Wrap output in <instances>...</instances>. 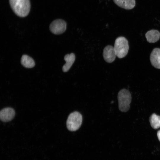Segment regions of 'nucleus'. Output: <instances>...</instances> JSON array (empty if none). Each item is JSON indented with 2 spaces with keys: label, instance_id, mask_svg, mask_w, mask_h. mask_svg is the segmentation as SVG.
Segmentation results:
<instances>
[{
  "label": "nucleus",
  "instance_id": "nucleus-1",
  "mask_svg": "<svg viewBox=\"0 0 160 160\" xmlns=\"http://www.w3.org/2000/svg\"><path fill=\"white\" fill-rule=\"evenodd\" d=\"M10 6L18 16L24 17L29 14L31 7L29 0H9Z\"/></svg>",
  "mask_w": 160,
  "mask_h": 160
},
{
  "label": "nucleus",
  "instance_id": "nucleus-8",
  "mask_svg": "<svg viewBox=\"0 0 160 160\" xmlns=\"http://www.w3.org/2000/svg\"><path fill=\"white\" fill-rule=\"evenodd\" d=\"M150 59L151 65L156 68L160 69V48L154 49L150 55Z\"/></svg>",
  "mask_w": 160,
  "mask_h": 160
},
{
  "label": "nucleus",
  "instance_id": "nucleus-13",
  "mask_svg": "<svg viewBox=\"0 0 160 160\" xmlns=\"http://www.w3.org/2000/svg\"><path fill=\"white\" fill-rule=\"evenodd\" d=\"M149 120L153 129H156L160 127V116L153 113L150 116Z\"/></svg>",
  "mask_w": 160,
  "mask_h": 160
},
{
  "label": "nucleus",
  "instance_id": "nucleus-3",
  "mask_svg": "<svg viewBox=\"0 0 160 160\" xmlns=\"http://www.w3.org/2000/svg\"><path fill=\"white\" fill-rule=\"evenodd\" d=\"M114 48L116 56L119 58L124 57L129 49L128 40L123 36L118 37L115 41Z\"/></svg>",
  "mask_w": 160,
  "mask_h": 160
},
{
  "label": "nucleus",
  "instance_id": "nucleus-6",
  "mask_svg": "<svg viewBox=\"0 0 160 160\" xmlns=\"http://www.w3.org/2000/svg\"><path fill=\"white\" fill-rule=\"evenodd\" d=\"M103 55L104 60L107 62H113L116 56L114 47L111 45L105 47L103 49Z\"/></svg>",
  "mask_w": 160,
  "mask_h": 160
},
{
  "label": "nucleus",
  "instance_id": "nucleus-4",
  "mask_svg": "<svg viewBox=\"0 0 160 160\" xmlns=\"http://www.w3.org/2000/svg\"><path fill=\"white\" fill-rule=\"evenodd\" d=\"M82 121V117L79 112L74 111L68 116L66 121V126L68 129L75 131L81 127Z\"/></svg>",
  "mask_w": 160,
  "mask_h": 160
},
{
  "label": "nucleus",
  "instance_id": "nucleus-5",
  "mask_svg": "<svg viewBox=\"0 0 160 160\" xmlns=\"http://www.w3.org/2000/svg\"><path fill=\"white\" fill-rule=\"evenodd\" d=\"M66 26V23L64 20L60 19H57L50 24L49 29L54 34H60L65 31Z\"/></svg>",
  "mask_w": 160,
  "mask_h": 160
},
{
  "label": "nucleus",
  "instance_id": "nucleus-10",
  "mask_svg": "<svg viewBox=\"0 0 160 160\" xmlns=\"http://www.w3.org/2000/svg\"><path fill=\"white\" fill-rule=\"evenodd\" d=\"M145 36L148 42L155 43L160 39V32L156 30H151L147 32L145 34Z\"/></svg>",
  "mask_w": 160,
  "mask_h": 160
},
{
  "label": "nucleus",
  "instance_id": "nucleus-14",
  "mask_svg": "<svg viewBox=\"0 0 160 160\" xmlns=\"http://www.w3.org/2000/svg\"><path fill=\"white\" fill-rule=\"evenodd\" d=\"M157 136L160 142V130L158 131L157 133Z\"/></svg>",
  "mask_w": 160,
  "mask_h": 160
},
{
  "label": "nucleus",
  "instance_id": "nucleus-11",
  "mask_svg": "<svg viewBox=\"0 0 160 160\" xmlns=\"http://www.w3.org/2000/svg\"><path fill=\"white\" fill-rule=\"evenodd\" d=\"M64 59L66 63L63 65L62 70L64 72H67L70 69L74 63L75 56L73 53L67 54L65 56Z\"/></svg>",
  "mask_w": 160,
  "mask_h": 160
},
{
  "label": "nucleus",
  "instance_id": "nucleus-12",
  "mask_svg": "<svg viewBox=\"0 0 160 160\" xmlns=\"http://www.w3.org/2000/svg\"><path fill=\"white\" fill-rule=\"evenodd\" d=\"M21 63L23 66L27 68H33L35 65L33 60L27 55H22L21 60Z\"/></svg>",
  "mask_w": 160,
  "mask_h": 160
},
{
  "label": "nucleus",
  "instance_id": "nucleus-9",
  "mask_svg": "<svg viewBox=\"0 0 160 160\" xmlns=\"http://www.w3.org/2000/svg\"><path fill=\"white\" fill-rule=\"evenodd\" d=\"M114 2L119 7L126 9H131L135 5V0H113Z\"/></svg>",
  "mask_w": 160,
  "mask_h": 160
},
{
  "label": "nucleus",
  "instance_id": "nucleus-2",
  "mask_svg": "<svg viewBox=\"0 0 160 160\" xmlns=\"http://www.w3.org/2000/svg\"><path fill=\"white\" fill-rule=\"evenodd\" d=\"M117 98L119 110L122 112H127L129 109L131 101L130 92L126 89H122L118 92Z\"/></svg>",
  "mask_w": 160,
  "mask_h": 160
},
{
  "label": "nucleus",
  "instance_id": "nucleus-7",
  "mask_svg": "<svg viewBox=\"0 0 160 160\" xmlns=\"http://www.w3.org/2000/svg\"><path fill=\"white\" fill-rule=\"evenodd\" d=\"M15 114V111L12 108L9 107L5 108L0 111V119L3 122L10 121L14 118Z\"/></svg>",
  "mask_w": 160,
  "mask_h": 160
}]
</instances>
